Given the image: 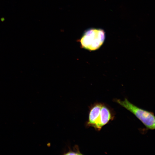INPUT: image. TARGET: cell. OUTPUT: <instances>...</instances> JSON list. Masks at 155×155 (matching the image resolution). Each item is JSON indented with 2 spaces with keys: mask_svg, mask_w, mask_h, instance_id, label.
Listing matches in <instances>:
<instances>
[{
  "mask_svg": "<svg viewBox=\"0 0 155 155\" xmlns=\"http://www.w3.org/2000/svg\"><path fill=\"white\" fill-rule=\"evenodd\" d=\"M105 37V33L103 29L90 28L84 31L78 40L82 48L89 51H95L101 46Z\"/></svg>",
  "mask_w": 155,
  "mask_h": 155,
  "instance_id": "obj_1",
  "label": "cell"
},
{
  "mask_svg": "<svg viewBox=\"0 0 155 155\" xmlns=\"http://www.w3.org/2000/svg\"><path fill=\"white\" fill-rule=\"evenodd\" d=\"M115 102L134 115L148 129H154L155 120L153 113L138 107L126 98L123 100L116 99Z\"/></svg>",
  "mask_w": 155,
  "mask_h": 155,
  "instance_id": "obj_2",
  "label": "cell"
},
{
  "mask_svg": "<svg viewBox=\"0 0 155 155\" xmlns=\"http://www.w3.org/2000/svg\"><path fill=\"white\" fill-rule=\"evenodd\" d=\"M114 114L111 110L105 104L102 103L98 119L93 127L98 131L112 120Z\"/></svg>",
  "mask_w": 155,
  "mask_h": 155,
  "instance_id": "obj_3",
  "label": "cell"
},
{
  "mask_svg": "<svg viewBox=\"0 0 155 155\" xmlns=\"http://www.w3.org/2000/svg\"><path fill=\"white\" fill-rule=\"evenodd\" d=\"M102 103H97L91 107L89 114L87 125L93 127L99 115Z\"/></svg>",
  "mask_w": 155,
  "mask_h": 155,
  "instance_id": "obj_4",
  "label": "cell"
},
{
  "mask_svg": "<svg viewBox=\"0 0 155 155\" xmlns=\"http://www.w3.org/2000/svg\"><path fill=\"white\" fill-rule=\"evenodd\" d=\"M66 155H71V154H74V155H80L82 154L79 151V150L78 151H69L68 152H67L66 154H65Z\"/></svg>",
  "mask_w": 155,
  "mask_h": 155,
  "instance_id": "obj_5",
  "label": "cell"
}]
</instances>
